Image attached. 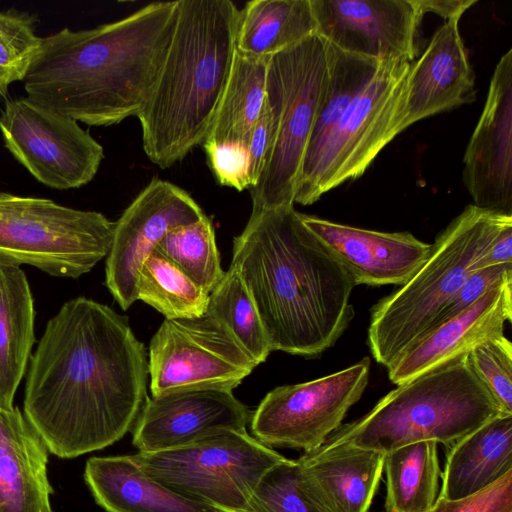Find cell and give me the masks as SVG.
Returning <instances> with one entry per match:
<instances>
[{
	"label": "cell",
	"instance_id": "obj_30",
	"mask_svg": "<svg viewBox=\"0 0 512 512\" xmlns=\"http://www.w3.org/2000/svg\"><path fill=\"white\" fill-rule=\"evenodd\" d=\"M136 296L165 319L201 317L206 313L209 298L203 288L156 249L138 271Z\"/></svg>",
	"mask_w": 512,
	"mask_h": 512
},
{
	"label": "cell",
	"instance_id": "obj_2",
	"mask_svg": "<svg viewBox=\"0 0 512 512\" xmlns=\"http://www.w3.org/2000/svg\"><path fill=\"white\" fill-rule=\"evenodd\" d=\"M178 4L152 2L117 21L43 37L24 79L26 97L89 126L137 117L166 57Z\"/></svg>",
	"mask_w": 512,
	"mask_h": 512
},
{
	"label": "cell",
	"instance_id": "obj_1",
	"mask_svg": "<svg viewBox=\"0 0 512 512\" xmlns=\"http://www.w3.org/2000/svg\"><path fill=\"white\" fill-rule=\"evenodd\" d=\"M148 375L145 346L127 317L76 297L47 322L31 355L24 416L60 458L101 450L132 430Z\"/></svg>",
	"mask_w": 512,
	"mask_h": 512
},
{
	"label": "cell",
	"instance_id": "obj_11",
	"mask_svg": "<svg viewBox=\"0 0 512 512\" xmlns=\"http://www.w3.org/2000/svg\"><path fill=\"white\" fill-rule=\"evenodd\" d=\"M257 365L226 328L206 313L164 319L149 344L152 396L189 390L232 391Z\"/></svg>",
	"mask_w": 512,
	"mask_h": 512
},
{
	"label": "cell",
	"instance_id": "obj_16",
	"mask_svg": "<svg viewBox=\"0 0 512 512\" xmlns=\"http://www.w3.org/2000/svg\"><path fill=\"white\" fill-rule=\"evenodd\" d=\"M463 163L473 205L512 215V49L494 69Z\"/></svg>",
	"mask_w": 512,
	"mask_h": 512
},
{
	"label": "cell",
	"instance_id": "obj_14",
	"mask_svg": "<svg viewBox=\"0 0 512 512\" xmlns=\"http://www.w3.org/2000/svg\"><path fill=\"white\" fill-rule=\"evenodd\" d=\"M205 213L175 184L153 178L115 222L106 257L105 284L127 310L136 300V279L146 258L171 229L196 222Z\"/></svg>",
	"mask_w": 512,
	"mask_h": 512
},
{
	"label": "cell",
	"instance_id": "obj_8",
	"mask_svg": "<svg viewBox=\"0 0 512 512\" xmlns=\"http://www.w3.org/2000/svg\"><path fill=\"white\" fill-rule=\"evenodd\" d=\"M115 222L96 211L0 191V261L78 278L107 257Z\"/></svg>",
	"mask_w": 512,
	"mask_h": 512
},
{
	"label": "cell",
	"instance_id": "obj_38",
	"mask_svg": "<svg viewBox=\"0 0 512 512\" xmlns=\"http://www.w3.org/2000/svg\"><path fill=\"white\" fill-rule=\"evenodd\" d=\"M510 275H512V265L486 267L472 272L448 304L439 312L430 328L463 311Z\"/></svg>",
	"mask_w": 512,
	"mask_h": 512
},
{
	"label": "cell",
	"instance_id": "obj_20",
	"mask_svg": "<svg viewBox=\"0 0 512 512\" xmlns=\"http://www.w3.org/2000/svg\"><path fill=\"white\" fill-rule=\"evenodd\" d=\"M475 78L459 31V20L445 21L422 55L410 65L405 122H415L475 100Z\"/></svg>",
	"mask_w": 512,
	"mask_h": 512
},
{
	"label": "cell",
	"instance_id": "obj_22",
	"mask_svg": "<svg viewBox=\"0 0 512 512\" xmlns=\"http://www.w3.org/2000/svg\"><path fill=\"white\" fill-rule=\"evenodd\" d=\"M48 448L18 407L0 408V512H53Z\"/></svg>",
	"mask_w": 512,
	"mask_h": 512
},
{
	"label": "cell",
	"instance_id": "obj_27",
	"mask_svg": "<svg viewBox=\"0 0 512 512\" xmlns=\"http://www.w3.org/2000/svg\"><path fill=\"white\" fill-rule=\"evenodd\" d=\"M379 62L342 51L327 42V83L304 153L297 183L311 171L329 137L371 79Z\"/></svg>",
	"mask_w": 512,
	"mask_h": 512
},
{
	"label": "cell",
	"instance_id": "obj_19",
	"mask_svg": "<svg viewBox=\"0 0 512 512\" xmlns=\"http://www.w3.org/2000/svg\"><path fill=\"white\" fill-rule=\"evenodd\" d=\"M356 285H402L427 258L431 244L408 232H379L300 213Z\"/></svg>",
	"mask_w": 512,
	"mask_h": 512
},
{
	"label": "cell",
	"instance_id": "obj_9",
	"mask_svg": "<svg viewBox=\"0 0 512 512\" xmlns=\"http://www.w3.org/2000/svg\"><path fill=\"white\" fill-rule=\"evenodd\" d=\"M130 456L157 481L217 512H251L256 486L285 459L246 430H224L184 447Z\"/></svg>",
	"mask_w": 512,
	"mask_h": 512
},
{
	"label": "cell",
	"instance_id": "obj_24",
	"mask_svg": "<svg viewBox=\"0 0 512 512\" xmlns=\"http://www.w3.org/2000/svg\"><path fill=\"white\" fill-rule=\"evenodd\" d=\"M512 471V414H501L455 442L442 476L440 497L476 494Z\"/></svg>",
	"mask_w": 512,
	"mask_h": 512
},
{
	"label": "cell",
	"instance_id": "obj_23",
	"mask_svg": "<svg viewBox=\"0 0 512 512\" xmlns=\"http://www.w3.org/2000/svg\"><path fill=\"white\" fill-rule=\"evenodd\" d=\"M84 479L106 512H217L157 481L130 455L89 458Z\"/></svg>",
	"mask_w": 512,
	"mask_h": 512
},
{
	"label": "cell",
	"instance_id": "obj_7",
	"mask_svg": "<svg viewBox=\"0 0 512 512\" xmlns=\"http://www.w3.org/2000/svg\"><path fill=\"white\" fill-rule=\"evenodd\" d=\"M328 78L327 42L317 34L269 58L266 104L271 146L257 183L252 212L294 206L304 153Z\"/></svg>",
	"mask_w": 512,
	"mask_h": 512
},
{
	"label": "cell",
	"instance_id": "obj_32",
	"mask_svg": "<svg viewBox=\"0 0 512 512\" xmlns=\"http://www.w3.org/2000/svg\"><path fill=\"white\" fill-rule=\"evenodd\" d=\"M210 294L223 278L215 231L205 215L200 220L168 231L156 247Z\"/></svg>",
	"mask_w": 512,
	"mask_h": 512
},
{
	"label": "cell",
	"instance_id": "obj_4",
	"mask_svg": "<svg viewBox=\"0 0 512 512\" xmlns=\"http://www.w3.org/2000/svg\"><path fill=\"white\" fill-rule=\"evenodd\" d=\"M238 13L230 0H179L166 57L137 115L144 152L161 169L208 136L236 53Z\"/></svg>",
	"mask_w": 512,
	"mask_h": 512
},
{
	"label": "cell",
	"instance_id": "obj_41",
	"mask_svg": "<svg viewBox=\"0 0 512 512\" xmlns=\"http://www.w3.org/2000/svg\"><path fill=\"white\" fill-rule=\"evenodd\" d=\"M423 15L434 13L445 21L458 19L473 6L477 0H416Z\"/></svg>",
	"mask_w": 512,
	"mask_h": 512
},
{
	"label": "cell",
	"instance_id": "obj_34",
	"mask_svg": "<svg viewBox=\"0 0 512 512\" xmlns=\"http://www.w3.org/2000/svg\"><path fill=\"white\" fill-rule=\"evenodd\" d=\"M251 512H326L304 491L297 460L285 458L274 465L256 486Z\"/></svg>",
	"mask_w": 512,
	"mask_h": 512
},
{
	"label": "cell",
	"instance_id": "obj_40",
	"mask_svg": "<svg viewBox=\"0 0 512 512\" xmlns=\"http://www.w3.org/2000/svg\"><path fill=\"white\" fill-rule=\"evenodd\" d=\"M498 265H512V225L505 227L474 263L473 270Z\"/></svg>",
	"mask_w": 512,
	"mask_h": 512
},
{
	"label": "cell",
	"instance_id": "obj_25",
	"mask_svg": "<svg viewBox=\"0 0 512 512\" xmlns=\"http://www.w3.org/2000/svg\"><path fill=\"white\" fill-rule=\"evenodd\" d=\"M34 299L20 266L0 261V408L12 409L35 342Z\"/></svg>",
	"mask_w": 512,
	"mask_h": 512
},
{
	"label": "cell",
	"instance_id": "obj_37",
	"mask_svg": "<svg viewBox=\"0 0 512 512\" xmlns=\"http://www.w3.org/2000/svg\"><path fill=\"white\" fill-rule=\"evenodd\" d=\"M429 512H512V471L471 496L457 500L438 496Z\"/></svg>",
	"mask_w": 512,
	"mask_h": 512
},
{
	"label": "cell",
	"instance_id": "obj_18",
	"mask_svg": "<svg viewBox=\"0 0 512 512\" xmlns=\"http://www.w3.org/2000/svg\"><path fill=\"white\" fill-rule=\"evenodd\" d=\"M512 319V275L485 292L472 305L421 335L386 369L396 385L504 334Z\"/></svg>",
	"mask_w": 512,
	"mask_h": 512
},
{
	"label": "cell",
	"instance_id": "obj_10",
	"mask_svg": "<svg viewBox=\"0 0 512 512\" xmlns=\"http://www.w3.org/2000/svg\"><path fill=\"white\" fill-rule=\"evenodd\" d=\"M411 63L402 59L379 62L311 171L297 183L294 203L313 204L331 189L362 176L382 149L405 130Z\"/></svg>",
	"mask_w": 512,
	"mask_h": 512
},
{
	"label": "cell",
	"instance_id": "obj_15",
	"mask_svg": "<svg viewBox=\"0 0 512 512\" xmlns=\"http://www.w3.org/2000/svg\"><path fill=\"white\" fill-rule=\"evenodd\" d=\"M316 34L338 49L378 61L417 55L423 14L416 0H310Z\"/></svg>",
	"mask_w": 512,
	"mask_h": 512
},
{
	"label": "cell",
	"instance_id": "obj_13",
	"mask_svg": "<svg viewBox=\"0 0 512 512\" xmlns=\"http://www.w3.org/2000/svg\"><path fill=\"white\" fill-rule=\"evenodd\" d=\"M0 133L12 156L41 184L57 190L93 180L104 149L77 121L28 97L9 99L0 111Z\"/></svg>",
	"mask_w": 512,
	"mask_h": 512
},
{
	"label": "cell",
	"instance_id": "obj_17",
	"mask_svg": "<svg viewBox=\"0 0 512 512\" xmlns=\"http://www.w3.org/2000/svg\"><path fill=\"white\" fill-rule=\"evenodd\" d=\"M251 411L226 390H189L148 397L133 426L138 452L184 447L224 430H246Z\"/></svg>",
	"mask_w": 512,
	"mask_h": 512
},
{
	"label": "cell",
	"instance_id": "obj_36",
	"mask_svg": "<svg viewBox=\"0 0 512 512\" xmlns=\"http://www.w3.org/2000/svg\"><path fill=\"white\" fill-rule=\"evenodd\" d=\"M217 182L237 191L252 187L248 146L235 142L206 140L202 144Z\"/></svg>",
	"mask_w": 512,
	"mask_h": 512
},
{
	"label": "cell",
	"instance_id": "obj_29",
	"mask_svg": "<svg viewBox=\"0 0 512 512\" xmlns=\"http://www.w3.org/2000/svg\"><path fill=\"white\" fill-rule=\"evenodd\" d=\"M437 443L421 441L385 453L387 512H429L437 499Z\"/></svg>",
	"mask_w": 512,
	"mask_h": 512
},
{
	"label": "cell",
	"instance_id": "obj_39",
	"mask_svg": "<svg viewBox=\"0 0 512 512\" xmlns=\"http://www.w3.org/2000/svg\"><path fill=\"white\" fill-rule=\"evenodd\" d=\"M272 130L271 114L265 100L264 108L248 142L252 187L257 183L262 173L271 146Z\"/></svg>",
	"mask_w": 512,
	"mask_h": 512
},
{
	"label": "cell",
	"instance_id": "obj_35",
	"mask_svg": "<svg viewBox=\"0 0 512 512\" xmlns=\"http://www.w3.org/2000/svg\"><path fill=\"white\" fill-rule=\"evenodd\" d=\"M467 362L501 409L512 414V344L503 334L473 348Z\"/></svg>",
	"mask_w": 512,
	"mask_h": 512
},
{
	"label": "cell",
	"instance_id": "obj_3",
	"mask_svg": "<svg viewBox=\"0 0 512 512\" xmlns=\"http://www.w3.org/2000/svg\"><path fill=\"white\" fill-rule=\"evenodd\" d=\"M230 266L255 302L272 351L316 357L354 317L356 284L294 206L251 213L234 238Z\"/></svg>",
	"mask_w": 512,
	"mask_h": 512
},
{
	"label": "cell",
	"instance_id": "obj_31",
	"mask_svg": "<svg viewBox=\"0 0 512 512\" xmlns=\"http://www.w3.org/2000/svg\"><path fill=\"white\" fill-rule=\"evenodd\" d=\"M206 314L222 324L256 365L271 350L255 302L238 271L231 267L209 294Z\"/></svg>",
	"mask_w": 512,
	"mask_h": 512
},
{
	"label": "cell",
	"instance_id": "obj_21",
	"mask_svg": "<svg viewBox=\"0 0 512 512\" xmlns=\"http://www.w3.org/2000/svg\"><path fill=\"white\" fill-rule=\"evenodd\" d=\"M385 453L352 445L320 446L297 461L306 494L326 512H368Z\"/></svg>",
	"mask_w": 512,
	"mask_h": 512
},
{
	"label": "cell",
	"instance_id": "obj_6",
	"mask_svg": "<svg viewBox=\"0 0 512 512\" xmlns=\"http://www.w3.org/2000/svg\"><path fill=\"white\" fill-rule=\"evenodd\" d=\"M512 215L470 204L436 237L414 274L371 310L368 344L387 368L423 335Z\"/></svg>",
	"mask_w": 512,
	"mask_h": 512
},
{
	"label": "cell",
	"instance_id": "obj_33",
	"mask_svg": "<svg viewBox=\"0 0 512 512\" xmlns=\"http://www.w3.org/2000/svg\"><path fill=\"white\" fill-rule=\"evenodd\" d=\"M38 17L15 8H0V97L9 87L24 81L42 45L36 34Z\"/></svg>",
	"mask_w": 512,
	"mask_h": 512
},
{
	"label": "cell",
	"instance_id": "obj_12",
	"mask_svg": "<svg viewBox=\"0 0 512 512\" xmlns=\"http://www.w3.org/2000/svg\"><path fill=\"white\" fill-rule=\"evenodd\" d=\"M370 359L304 383L279 386L262 399L250 418L253 437L268 447L301 449L322 446L361 398Z\"/></svg>",
	"mask_w": 512,
	"mask_h": 512
},
{
	"label": "cell",
	"instance_id": "obj_28",
	"mask_svg": "<svg viewBox=\"0 0 512 512\" xmlns=\"http://www.w3.org/2000/svg\"><path fill=\"white\" fill-rule=\"evenodd\" d=\"M268 61L269 58L236 51L227 85L206 140L248 146L252 130L265 105Z\"/></svg>",
	"mask_w": 512,
	"mask_h": 512
},
{
	"label": "cell",
	"instance_id": "obj_26",
	"mask_svg": "<svg viewBox=\"0 0 512 512\" xmlns=\"http://www.w3.org/2000/svg\"><path fill=\"white\" fill-rule=\"evenodd\" d=\"M316 34L310 0H252L239 10L236 51L270 58Z\"/></svg>",
	"mask_w": 512,
	"mask_h": 512
},
{
	"label": "cell",
	"instance_id": "obj_5",
	"mask_svg": "<svg viewBox=\"0 0 512 512\" xmlns=\"http://www.w3.org/2000/svg\"><path fill=\"white\" fill-rule=\"evenodd\" d=\"M466 355L397 385L364 416L341 425L323 445L386 453L421 441L454 444L507 414L474 374Z\"/></svg>",
	"mask_w": 512,
	"mask_h": 512
}]
</instances>
